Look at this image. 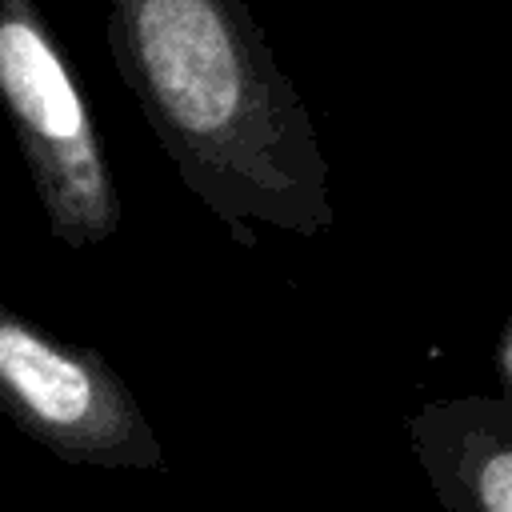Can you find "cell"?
<instances>
[{"label":"cell","instance_id":"6da1fadb","mask_svg":"<svg viewBox=\"0 0 512 512\" xmlns=\"http://www.w3.org/2000/svg\"><path fill=\"white\" fill-rule=\"evenodd\" d=\"M108 52L184 188L244 248L336 224L328 156L244 0H108Z\"/></svg>","mask_w":512,"mask_h":512},{"label":"cell","instance_id":"7a4b0ae2","mask_svg":"<svg viewBox=\"0 0 512 512\" xmlns=\"http://www.w3.org/2000/svg\"><path fill=\"white\" fill-rule=\"evenodd\" d=\"M0 108L36 188L48 236L96 248L124 208L80 76L40 0H0Z\"/></svg>","mask_w":512,"mask_h":512},{"label":"cell","instance_id":"3957f363","mask_svg":"<svg viewBox=\"0 0 512 512\" xmlns=\"http://www.w3.org/2000/svg\"><path fill=\"white\" fill-rule=\"evenodd\" d=\"M0 416L68 464L164 472V444L124 376L92 348L0 304Z\"/></svg>","mask_w":512,"mask_h":512},{"label":"cell","instance_id":"277c9868","mask_svg":"<svg viewBox=\"0 0 512 512\" xmlns=\"http://www.w3.org/2000/svg\"><path fill=\"white\" fill-rule=\"evenodd\" d=\"M404 432L444 512H512V392L428 400Z\"/></svg>","mask_w":512,"mask_h":512},{"label":"cell","instance_id":"5b68a950","mask_svg":"<svg viewBox=\"0 0 512 512\" xmlns=\"http://www.w3.org/2000/svg\"><path fill=\"white\" fill-rule=\"evenodd\" d=\"M500 368H504V380H508V392H512V332L504 340V352H500Z\"/></svg>","mask_w":512,"mask_h":512}]
</instances>
